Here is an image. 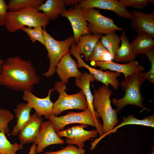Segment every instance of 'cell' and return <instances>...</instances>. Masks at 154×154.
<instances>
[{"label": "cell", "mask_w": 154, "mask_h": 154, "mask_svg": "<svg viewBox=\"0 0 154 154\" xmlns=\"http://www.w3.org/2000/svg\"><path fill=\"white\" fill-rule=\"evenodd\" d=\"M40 80L31 60L17 56L4 61L0 74V85L18 91H31Z\"/></svg>", "instance_id": "cell-1"}, {"label": "cell", "mask_w": 154, "mask_h": 154, "mask_svg": "<svg viewBox=\"0 0 154 154\" xmlns=\"http://www.w3.org/2000/svg\"><path fill=\"white\" fill-rule=\"evenodd\" d=\"M93 106L96 112L103 121L104 134L91 143L95 147L99 142L112 130L119 122L116 109H113L111 106L110 97L112 90L108 87L103 85L94 92Z\"/></svg>", "instance_id": "cell-2"}, {"label": "cell", "mask_w": 154, "mask_h": 154, "mask_svg": "<svg viewBox=\"0 0 154 154\" xmlns=\"http://www.w3.org/2000/svg\"><path fill=\"white\" fill-rule=\"evenodd\" d=\"M146 80L144 73L141 71L136 72L125 78L121 83L124 91V96L120 99L113 98L111 101L116 107L117 113L129 105L142 107L143 110L151 111L143 104V99L140 91V87Z\"/></svg>", "instance_id": "cell-3"}, {"label": "cell", "mask_w": 154, "mask_h": 154, "mask_svg": "<svg viewBox=\"0 0 154 154\" xmlns=\"http://www.w3.org/2000/svg\"><path fill=\"white\" fill-rule=\"evenodd\" d=\"M49 22L43 13L40 12L37 8L31 7L17 11H8L4 26L9 32L14 33L25 26L30 28L45 27Z\"/></svg>", "instance_id": "cell-4"}, {"label": "cell", "mask_w": 154, "mask_h": 154, "mask_svg": "<svg viewBox=\"0 0 154 154\" xmlns=\"http://www.w3.org/2000/svg\"><path fill=\"white\" fill-rule=\"evenodd\" d=\"M66 84L59 81L54 84V90L59 93V96L53 104L51 116H56L67 110L78 109L84 111L88 108L87 101L82 91L81 90L74 94H68L66 91Z\"/></svg>", "instance_id": "cell-5"}, {"label": "cell", "mask_w": 154, "mask_h": 154, "mask_svg": "<svg viewBox=\"0 0 154 154\" xmlns=\"http://www.w3.org/2000/svg\"><path fill=\"white\" fill-rule=\"evenodd\" d=\"M45 39L44 46L47 52V57L50 60L49 68L42 75L47 78H50L55 72L56 66L63 56L70 51V48L75 43L73 37H69L63 40L59 41L54 38L42 27Z\"/></svg>", "instance_id": "cell-6"}, {"label": "cell", "mask_w": 154, "mask_h": 154, "mask_svg": "<svg viewBox=\"0 0 154 154\" xmlns=\"http://www.w3.org/2000/svg\"><path fill=\"white\" fill-rule=\"evenodd\" d=\"M49 119L56 132L63 130L68 125L79 123L95 127L100 136L104 134L103 125L88 108L82 112H69L59 117L51 115Z\"/></svg>", "instance_id": "cell-7"}, {"label": "cell", "mask_w": 154, "mask_h": 154, "mask_svg": "<svg viewBox=\"0 0 154 154\" xmlns=\"http://www.w3.org/2000/svg\"><path fill=\"white\" fill-rule=\"evenodd\" d=\"M83 10L84 17L88 23L91 34L102 35L112 31L123 30L116 25L113 19L102 15L98 10L92 8Z\"/></svg>", "instance_id": "cell-8"}, {"label": "cell", "mask_w": 154, "mask_h": 154, "mask_svg": "<svg viewBox=\"0 0 154 154\" xmlns=\"http://www.w3.org/2000/svg\"><path fill=\"white\" fill-rule=\"evenodd\" d=\"M87 125L80 124L64 130L59 131L56 132L60 137H66V143L69 145H75L80 149H83L85 142L92 138L97 136L98 133L96 130L89 131L84 128Z\"/></svg>", "instance_id": "cell-9"}, {"label": "cell", "mask_w": 154, "mask_h": 154, "mask_svg": "<svg viewBox=\"0 0 154 154\" xmlns=\"http://www.w3.org/2000/svg\"><path fill=\"white\" fill-rule=\"evenodd\" d=\"M60 15L66 17L70 21L73 32L75 42L77 43L78 42L82 35L90 34L88 23L84 17L83 9L78 4L68 10L66 9Z\"/></svg>", "instance_id": "cell-10"}, {"label": "cell", "mask_w": 154, "mask_h": 154, "mask_svg": "<svg viewBox=\"0 0 154 154\" xmlns=\"http://www.w3.org/2000/svg\"><path fill=\"white\" fill-rule=\"evenodd\" d=\"M78 4L83 10L97 8L112 11L120 17L132 20L134 18L133 14L117 0H81Z\"/></svg>", "instance_id": "cell-11"}, {"label": "cell", "mask_w": 154, "mask_h": 154, "mask_svg": "<svg viewBox=\"0 0 154 154\" xmlns=\"http://www.w3.org/2000/svg\"><path fill=\"white\" fill-rule=\"evenodd\" d=\"M64 141L57 135L50 121L42 123L39 132L35 139L34 143L37 145L36 153L43 151L46 147L53 144H62Z\"/></svg>", "instance_id": "cell-12"}, {"label": "cell", "mask_w": 154, "mask_h": 154, "mask_svg": "<svg viewBox=\"0 0 154 154\" xmlns=\"http://www.w3.org/2000/svg\"><path fill=\"white\" fill-rule=\"evenodd\" d=\"M53 90V88L50 89L47 96L44 98L37 97L31 91L26 90L23 92L22 98L24 101L27 102L29 104L35 109L39 117L43 115L48 119L51 116L54 104L50 99L51 94Z\"/></svg>", "instance_id": "cell-13"}, {"label": "cell", "mask_w": 154, "mask_h": 154, "mask_svg": "<svg viewBox=\"0 0 154 154\" xmlns=\"http://www.w3.org/2000/svg\"><path fill=\"white\" fill-rule=\"evenodd\" d=\"M74 57L77 61L78 68L84 67L86 68L90 73L94 76L95 80L101 82L107 87L109 84L111 85L114 90L118 89L119 84L117 78L121 75V73L115 71L104 72L92 68L83 61L80 55L78 53L76 54Z\"/></svg>", "instance_id": "cell-14"}, {"label": "cell", "mask_w": 154, "mask_h": 154, "mask_svg": "<svg viewBox=\"0 0 154 154\" xmlns=\"http://www.w3.org/2000/svg\"><path fill=\"white\" fill-rule=\"evenodd\" d=\"M71 54L70 51L64 55L56 68L55 72L61 82L66 84L70 78L73 77L78 78L82 74L78 70L76 62L72 58Z\"/></svg>", "instance_id": "cell-15"}, {"label": "cell", "mask_w": 154, "mask_h": 154, "mask_svg": "<svg viewBox=\"0 0 154 154\" xmlns=\"http://www.w3.org/2000/svg\"><path fill=\"white\" fill-rule=\"evenodd\" d=\"M133 15L130 27L139 33L148 34L154 37V12L145 14L134 10L131 12Z\"/></svg>", "instance_id": "cell-16"}, {"label": "cell", "mask_w": 154, "mask_h": 154, "mask_svg": "<svg viewBox=\"0 0 154 154\" xmlns=\"http://www.w3.org/2000/svg\"><path fill=\"white\" fill-rule=\"evenodd\" d=\"M43 119L42 117H39L36 112L31 115L29 121L18 133L20 143L23 145L34 143L39 132Z\"/></svg>", "instance_id": "cell-17"}, {"label": "cell", "mask_w": 154, "mask_h": 154, "mask_svg": "<svg viewBox=\"0 0 154 154\" xmlns=\"http://www.w3.org/2000/svg\"><path fill=\"white\" fill-rule=\"evenodd\" d=\"M94 67H100L101 70L109 69L120 73L124 75L125 78L138 71H143L144 67L137 61H134L124 64L115 63L112 61L107 62H97L91 63Z\"/></svg>", "instance_id": "cell-18"}, {"label": "cell", "mask_w": 154, "mask_h": 154, "mask_svg": "<svg viewBox=\"0 0 154 154\" xmlns=\"http://www.w3.org/2000/svg\"><path fill=\"white\" fill-rule=\"evenodd\" d=\"M95 80V78L92 74L84 72L80 77L75 79V84L81 90L84 94L87 101L88 108L90 110L95 117L99 119L100 117L93 106L94 97L90 88V82H93Z\"/></svg>", "instance_id": "cell-19"}, {"label": "cell", "mask_w": 154, "mask_h": 154, "mask_svg": "<svg viewBox=\"0 0 154 154\" xmlns=\"http://www.w3.org/2000/svg\"><path fill=\"white\" fill-rule=\"evenodd\" d=\"M102 35L88 34L82 35L76 44V49L80 55L83 54L87 61L93 51L97 43L100 40Z\"/></svg>", "instance_id": "cell-20"}, {"label": "cell", "mask_w": 154, "mask_h": 154, "mask_svg": "<svg viewBox=\"0 0 154 154\" xmlns=\"http://www.w3.org/2000/svg\"><path fill=\"white\" fill-rule=\"evenodd\" d=\"M120 37L121 44L116 54L115 60L117 63L125 64L135 61L137 54L133 50L124 31H122Z\"/></svg>", "instance_id": "cell-21"}, {"label": "cell", "mask_w": 154, "mask_h": 154, "mask_svg": "<svg viewBox=\"0 0 154 154\" xmlns=\"http://www.w3.org/2000/svg\"><path fill=\"white\" fill-rule=\"evenodd\" d=\"M38 9L42 11L50 21L56 19L66 9L64 0H47L42 3Z\"/></svg>", "instance_id": "cell-22"}, {"label": "cell", "mask_w": 154, "mask_h": 154, "mask_svg": "<svg viewBox=\"0 0 154 154\" xmlns=\"http://www.w3.org/2000/svg\"><path fill=\"white\" fill-rule=\"evenodd\" d=\"M32 108L28 103H22L18 104L14 110L17 117V123L13 128L11 135L15 136L29 120L30 112Z\"/></svg>", "instance_id": "cell-23"}, {"label": "cell", "mask_w": 154, "mask_h": 154, "mask_svg": "<svg viewBox=\"0 0 154 154\" xmlns=\"http://www.w3.org/2000/svg\"><path fill=\"white\" fill-rule=\"evenodd\" d=\"M151 36L145 34L139 33L131 44L135 53L144 54L146 52L153 48L154 40Z\"/></svg>", "instance_id": "cell-24"}, {"label": "cell", "mask_w": 154, "mask_h": 154, "mask_svg": "<svg viewBox=\"0 0 154 154\" xmlns=\"http://www.w3.org/2000/svg\"><path fill=\"white\" fill-rule=\"evenodd\" d=\"M100 40L115 60L116 54L119 47L120 38L116 34V31H114L104 36L102 35Z\"/></svg>", "instance_id": "cell-25"}, {"label": "cell", "mask_w": 154, "mask_h": 154, "mask_svg": "<svg viewBox=\"0 0 154 154\" xmlns=\"http://www.w3.org/2000/svg\"><path fill=\"white\" fill-rule=\"evenodd\" d=\"M122 119L123 121L119 125L115 127L113 129L108 133V135L115 133L119 128L127 125H137L150 126L152 127H154V115L145 117L142 119H139L136 118L133 115H130L127 117H124Z\"/></svg>", "instance_id": "cell-26"}, {"label": "cell", "mask_w": 154, "mask_h": 154, "mask_svg": "<svg viewBox=\"0 0 154 154\" xmlns=\"http://www.w3.org/2000/svg\"><path fill=\"white\" fill-rule=\"evenodd\" d=\"M44 0H9L8 5L9 11H18L29 7L38 9Z\"/></svg>", "instance_id": "cell-27"}, {"label": "cell", "mask_w": 154, "mask_h": 154, "mask_svg": "<svg viewBox=\"0 0 154 154\" xmlns=\"http://www.w3.org/2000/svg\"><path fill=\"white\" fill-rule=\"evenodd\" d=\"M114 58L112 55L100 40L90 56L89 61L92 63L111 61Z\"/></svg>", "instance_id": "cell-28"}, {"label": "cell", "mask_w": 154, "mask_h": 154, "mask_svg": "<svg viewBox=\"0 0 154 154\" xmlns=\"http://www.w3.org/2000/svg\"><path fill=\"white\" fill-rule=\"evenodd\" d=\"M23 147V145L21 143L12 144L7 139L5 133L0 131V154H16V152Z\"/></svg>", "instance_id": "cell-29"}, {"label": "cell", "mask_w": 154, "mask_h": 154, "mask_svg": "<svg viewBox=\"0 0 154 154\" xmlns=\"http://www.w3.org/2000/svg\"><path fill=\"white\" fill-rule=\"evenodd\" d=\"M43 29L41 26L36 27L33 28L23 27L20 28V30H23L27 34L32 43L38 41L44 45L45 39Z\"/></svg>", "instance_id": "cell-30"}, {"label": "cell", "mask_w": 154, "mask_h": 154, "mask_svg": "<svg viewBox=\"0 0 154 154\" xmlns=\"http://www.w3.org/2000/svg\"><path fill=\"white\" fill-rule=\"evenodd\" d=\"M14 117V116L9 111L0 108V131L5 134L9 133L8 124Z\"/></svg>", "instance_id": "cell-31"}, {"label": "cell", "mask_w": 154, "mask_h": 154, "mask_svg": "<svg viewBox=\"0 0 154 154\" xmlns=\"http://www.w3.org/2000/svg\"><path fill=\"white\" fill-rule=\"evenodd\" d=\"M119 3L125 7H133L141 9L146 7L149 3H154L153 0H120Z\"/></svg>", "instance_id": "cell-32"}, {"label": "cell", "mask_w": 154, "mask_h": 154, "mask_svg": "<svg viewBox=\"0 0 154 154\" xmlns=\"http://www.w3.org/2000/svg\"><path fill=\"white\" fill-rule=\"evenodd\" d=\"M85 150L73 145H68L62 149L56 151H47L43 154H84Z\"/></svg>", "instance_id": "cell-33"}, {"label": "cell", "mask_w": 154, "mask_h": 154, "mask_svg": "<svg viewBox=\"0 0 154 154\" xmlns=\"http://www.w3.org/2000/svg\"><path fill=\"white\" fill-rule=\"evenodd\" d=\"M150 62L151 68L148 72L144 73L146 79L151 82L154 83V51L153 48L145 52V54Z\"/></svg>", "instance_id": "cell-34"}, {"label": "cell", "mask_w": 154, "mask_h": 154, "mask_svg": "<svg viewBox=\"0 0 154 154\" xmlns=\"http://www.w3.org/2000/svg\"><path fill=\"white\" fill-rule=\"evenodd\" d=\"M8 5L5 0H0V27L4 26L8 10Z\"/></svg>", "instance_id": "cell-35"}, {"label": "cell", "mask_w": 154, "mask_h": 154, "mask_svg": "<svg viewBox=\"0 0 154 154\" xmlns=\"http://www.w3.org/2000/svg\"><path fill=\"white\" fill-rule=\"evenodd\" d=\"M81 0H64L65 6H69L78 4Z\"/></svg>", "instance_id": "cell-36"}, {"label": "cell", "mask_w": 154, "mask_h": 154, "mask_svg": "<svg viewBox=\"0 0 154 154\" xmlns=\"http://www.w3.org/2000/svg\"><path fill=\"white\" fill-rule=\"evenodd\" d=\"M4 60L1 59H0V74L1 72L2 67L3 64L4 63Z\"/></svg>", "instance_id": "cell-37"}]
</instances>
